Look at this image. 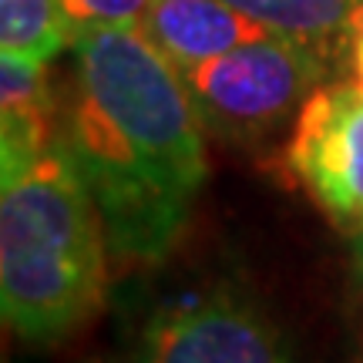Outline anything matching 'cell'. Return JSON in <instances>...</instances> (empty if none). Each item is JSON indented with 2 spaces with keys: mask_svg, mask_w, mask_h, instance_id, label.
Returning <instances> with one entry per match:
<instances>
[{
  "mask_svg": "<svg viewBox=\"0 0 363 363\" xmlns=\"http://www.w3.org/2000/svg\"><path fill=\"white\" fill-rule=\"evenodd\" d=\"M61 145L98 206L118 259L158 262L208 175L202 118L175 67L138 27L74 40Z\"/></svg>",
  "mask_w": 363,
  "mask_h": 363,
  "instance_id": "1",
  "label": "cell"
},
{
  "mask_svg": "<svg viewBox=\"0 0 363 363\" xmlns=\"http://www.w3.org/2000/svg\"><path fill=\"white\" fill-rule=\"evenodd\" d=\"M108 235L88 185L61 142L0 202V303L11 333L61 343L108 296Z\"/></svg>",
  "mask_w": 363,
  "mask_h": 363,
  "instance_id": "2",
  "label": "cell"
},
{
  "mask_svg": "<svg viewBox=\"0 0 363 363\" xmlns=\"http://www.w3.org/2000/svg\"><path fill=\"white\" fill-rule=\"evenodd\" d=\"M330 61L293 38L272 34L182 71L195 111L222 142L259 145L299 115Z\"/></svg>",
  "mask_w": 363,
  "mask_h": 363,
  "instance_id": "3",
  "label": "cell"
},
{
  "mask_svg": "<svg viewBox=\"0 0 363 363\" xmlns=\"http://www.w3.org/2000/svg\"><path fill=\"white\" fill-rule=\"evenodd\" d=\"M283 162L340 233L363 235V94L353 81L303 101Z\"/></svg>",
  "mask_w": 363,
  "mask_h": 363,
  "instance_id": "4",
  "label": "cell"
},
{
  "mask_svg": "<svg viewBox=\"0 0 363 363\" xmlns=\"http://www.w3.org/2000/svg\"><path fill=\"white\" fill-rule=\"evenodd\" d=\"M138 363H289V357L269 316L222 286L155 313Z\"/></svg>",
  "mask_w": 363,
  "mask_h": 363,
  "instance_id": "5",
  "label": "cell"
},
{
  "mask_svg": "<svg viewBox=\"0 0 363 363\" xmlns=\"http://www.w3.org/2000/svg\"><path fill=\"white\" fill-rule=\"evenodd\" d=\"M61 101L40 61L4 57L0 65V172L4 185L24 179L61 142Z\"/></svg>",
  "mask_w": 363,
  "mask_h": 363,
  "instance_id": "6",
  "label": "cell"
},
{
  "mask_svg": "<svg viewBox=\"0 0 363 363\" xmlns=\"http://www.w3.org/2000/svg\"><path fill=\"white\" fill-rule=\"evenodd\" d=\"M138 30L179 74L233 48L272 38L269 27L225 0H152Z\"/></svg>",
  "mask_w": 363,
  "mask_h": 363,
  "instance_id": "7",
  "label": "cell"
},
{
  "mask_svg": "<svg viewBox=\"0 0 363 363\" xmlns=\"http://www.w3.org/2000/svg\"><path fill=\"white\" fill-rule=\"evenodd\" d=\"M272 34L293 38L333 65L363 30V0H225Z\"/></svg>",
  "mask_w": 363,
  "mask_h": 363,
  "instance_id": "8",
  "label": "cell"
},
{
  "mask_svg": "<svg viewBox=\"0 0 363 363\" xmlns=\"http://www.w3.org/2000/svg\"><path fill=\"white\" fill-rule=\"evenodd\" d=\"M74 44L61 0H0V48L4 57L40 61Z\"/></svg>",
  "mask_w": 363,
  "mask_h": 363,
  "instance_id": "9",
  "label": "cell"
},
{
  "mask_svg": "<svg viewBox=\"0 0 363 363\" xmlns=\"http://www.w3.org/2000/svg\"><path fill=\"white\" fill-rule=\"evenodd\" d=\"M152 0H61L74 40L94 30L138 27Z\"/></svg>",
  "mask_w": 363,
  "mask_h": 363,
  "instance_id": "10",
  "label": "cell"
},
{
  "mask_svg": "<svg viewBox=\"0 0 363 363\" xmlns=\"http://www.w3.org/2000/svg\"><path fill=\"white\" fill-rule=\"evenodd\" d=\"M350 61H353V84H357V88H360V94H363V30L357 34V40H353Z\"/></svg>",
  "mask_w": 363,
  "mask_h": 363,
  "instance_id": "11",
  "label": "cell"
}]
</instances>
